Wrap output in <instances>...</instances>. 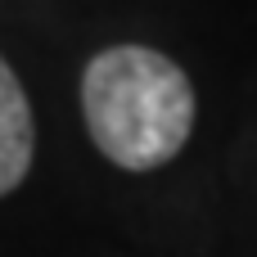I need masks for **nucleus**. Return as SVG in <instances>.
I'll return each instance as SVG.
<instances>
[{"label": "nucleus", "instance_id": "obj_2", "mask_svg": "<svg viewBox=\"0 0 257 257\" xmlns=\"http://www.w3.org/2000/svg\"><path fill=\"white\" fill-rule=\"evenodd\" d=\"M32 149H36V126H32V104L23 95V81L0 54V199L23 185L32 172Z\"/></svg>", "mask_w": 257, "mask_h": 257}, {"label": "nucleus", "instance_id": "obj_1", "mask_svg": "<svg viewBox=\"0 0 257 257\" xmlns=\"http://www.w3.org/2000/svg\"><path fill=\"white\" fill-rule=\"evenodd\" d=\"M81 113L95 149L113 167L154 172L194 131V86L163 50L108 45L81 72Z\"/></svg>", "mask_w": 257, "mask_h": 257}]
</instances>
